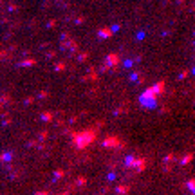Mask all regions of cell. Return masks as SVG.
Instances as JSON below:
<instances>
[{"label":"cell","instance_id":"cell-14","mask_svg":"<svg viewBox=\"0 0 195 195\" xmlns=\"http://www.w3.org/2000/svg\"><path fill=\"white\" fill-rule=\"evenodd\" d=\"M85 183H87V179H85V177H80V179L76 181V186H85Z\"/></svg>","mask_w":195,"mask_h":195},{"label":"cell","instance_id":"cell-12","mask_svg":"<svg viewBox=\"0 0 195 195\" xmlns=\"http://www.w3.org/2000/svg\"><path fill=\"white\" fill-rule=\"evenodd\" d=\"M186 186L192 190V195H195V179H188L186 181Z\"/></svg>","mask_w":195,"mask_h":195},{"label":"cell","instance_id":"cell-11","mask_svg":"<svg viewBox=\"0 0 195 195\" xmlns=\"http://www.w3.org/2000/svg\"><path fill=\"white\" fill-rule=\"evenodd\" d=\"M139 98H157V96H156L154 89H152V87H148V89H146V90H145V92L139 96Z\"/></svg>","mask_w":195,"mask_h":195},{"label":"cell","instance_id":"cell-8","mask_svg":"<svg viewBox=\"0 0 195 195\" xmlns=\"http://www.w3.org/2000/svg\"><path fill=\"white\" fill-rule=\"evenodd\" d=\"M118 195H127L130 192V186H127V184H119V186H116V190H114Z\"/></svg>","mask_w":195,"mask_h":195},{"label":"cell","instance_id":"cell-13","mask_svg":"<svg viewBox=\"0 0 195 195\" xmlns=\"http://www.w3.org/2000/svg\"><path fill=\"white\" fill-rule=\"evenodd\" d=\"M174 159H175V156H174V154H168V156L165 157V165H166V163H172Z\"/></svg>","mask_w":195,"mask_h":195},{"label":"cell","instance_id":"cell-7","mask_svg":"<svg viewBox=\"0 0 195 195\" xmlns=\"http://www.w3.org/2000/svg\"><path fill=\"white\" fill-rule=\"evenodd\" d=\"M136 159H137V157H136V156H132V154H130V156H127V157H125V163H123V168H134Z\"/></svg>","mask_w":195,"mask_h":195},{"label":"cell","instance_id":"cell-6","mask_svg":"<svg viewBox=\"0 0 195 195\" xmlns=\"http://www.w3.org/2000/svg\"><path fill=\"white\" fill-rule=\"evenodd\" d=\"M165 87H166V83H165V81H157L156 85H152V89H154L156 96H161V94H165Z\"/></svg>","mask_w":195,"mask_h":195},{"label":"cell","instance_id":"cell-17","mask_svg":"<svg viewBox=\"0 0 195 195\" xmlns=\"http://www.w3.org/2000/svg\"><path fill=\"white\" fill-rule=\"evenodd\" d=\"M60 195H69V192H65V193H60Z\"/></svg>","mask_w":195,"mask_h":195},{"label":"cell","instance_id":"cell-5","mask_svg":"<svg viewBox=\"0 0 195 195\" xmlns=\"http://www.w3.org/2000/svg\"><path fill=\"white\" fill-rule=\"evenodd\" d=\"M103 146H105V148H114V146H119V139H118V137H114V136H112V137H107V139L103 141Z\"/></svg>","mask_w":195,"mask_h":195},{"label":"cell","instance_id":"cell-4","mask_svg":"<svg viewBox=\"0 0 195 195\" xmlns=\"http://www.w3.org/2000/svg\"><path fill=\"white\" fill-rule=\"evenodd\" d=\"M105 65H107V67H116V65H119V56H118V54H109L107 60H105Z\"/></svg>","mask_w":195,"mask_h":195},{"label":"cell","instance_id":"cell-1","mask_svg":"<svg viewBox=\"0 0 195 195\" xmlns=\"http://www.w3.org/2000/svg\"><path fill=\"white\" fill-rule=\"evenodd\" d=\"M96 139V134L92 132V130H87V132H81V134H74V143H76V146H80V148H85L90 141H94Z\"/></svg>","mask_w":195,"mask_h":195},{"label":"cell","instance_id":"cell-2","mask_svg":"<svg viewBox=\"0 0 195 195\" xmlns=\"http://www.w3.org/2000/svg\"><path fill=\"white\" fill-rule=\"evenodd\" d=\"M156 99H157V98H139V103H141L145 109H156V105H157Z\"/></svg>","mask_w":195,"mask_h":195},{"label":"cell","instance_id":"cell-9","mask_svg":"<svg viewBox=\"0 0 195 195\" xmlns=\"http://www.w3.org/2000/svg\"><path fill=\"white\" fill-rule=\"evenodd\" d=\"M112 33H114V31H112L110 27H103V29H99V33H98V34H99V38H110V36H112Z\"/></svg>","mask_w":195,"mask_h":195},{"label":"cell","instance_id":"cell-15","mask_svg":"<svg viewBox=\"0 0 195 195\" xmlns=\"http://www.w3.org/2000/svg\"><path fill=\"white\" fill-rule=\"evenodd\" d=\"M188 74H190V72H188V71H184V72H181V74H179V78H181V80H184V78H188Z\"/></svg>","mask_w":195,"mask_h":195},{"label":"cell","instance_id":"cell-10","mask_svg":"<svg viewBox=\"0 0 195 195\" xmlns=\"http://www.w3.org/2000/svg\"><path fill=\"white\" fill-rule=\"evenodd\" d=\"M192 161H193V154H186L184 157L179 159V165H181V166H186V165H190Z\"/></svg>","mask_w":195,"mask_h":195},{"label":"cell","instance_id":"cell-3","mask_svg":"<svg viewBox=\"0 0 195 195\" xmlns=\"http://www.w3.org/2000/svg\"><path fill=\"white\" fill-rule=\"evenodd\" d=\"M134 170H136L137 174L145 172V170H146V159H143V157H137V159H136V163H134Z\"/></svg>","mask_w":195,"mask_h":195},{"label":"cell","instance_id":"cell-16","mask_svg":"<svg viewBox=\"0 0 195 195\" xmlns=\"http://www.w3.org/2000/svg\"><path fill=\"white\" fill-rule=\"evenodd\" d=\"M114 179H116V175H114V174H109V175H107V181H114Z\"/></svg>","mask_w":195,"mask_h":195},{"label":"cell","instance_id":"cell-18","mask_svg":"<svg viewBox=\"0 0 195 195\" xmlns=\"http://www.w3.org/2000/svg\"><path fill=\"white\" fill-rule=\"evenodd\" d=\"M192 72H193V74H195V67H193V69H192Z\"/></svg>","mask_w":195,"mask_h":195}]
</instances>
